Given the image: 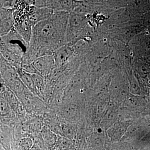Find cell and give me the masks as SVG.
Instances as JSON below:
<instances>
[{
  "label": "cell",
  "instance_id": "6da1fadb",
  "mask_svg": "<svg viewBox=\"0 0 150 150\" xmlns=\"http://www.w3.org/2000/svg\"><path fill=\"white\" fill-rule=\"evenodd\" d=\"M69 18L64 14H54L33 28L32 37L26 57L33 63L39 57L53 55L56 49L67 44Z\"/></svg>",
  "mask_w": 150,
  "mask_h": 150
},
{
  "label": "cell",
  "instance_id": "7a4b0ae2",
  "mask_svg": "<svg viewBox=\"0 0 150 150\" xmlns=\"http://www.w3.org/2000/svg\"><path fill=\"white\" fill-rule=\"evenodd\" d=\"M0 48H4L23 59L28 51L29 45L25 41L14 27L7 34L1 37Z\"/></svg>",
  "mask_w": 150,
  "mask_h": 150
},
{
  "label": "cell",
  "instance_id": "3957f363",
  "mask_svg": "<svg viewBox=\"0 0 150 150\" xmlns=\"http://www.w3.org/2000/svg\"><path fill=\"white\" fill-rule=\"evenodd\" d=\"M90 15L70 13L67 32V44L72 42L88 23Z\"/></svg>",
  "mask_w": 150,
  "mask_h": 150
},
{
  "label": "cell",
  "instance_id": "277c9868",
  "mask_svg": "<svg viewBox=\"0 0 150 150\" xmlns=\"http://www.w3.org/2000/svg\"><path fill=\"white\" fill-rule=\"evenodd\" d=\"M33 5L38 8H46L54 11H64L71 13L76 7L79 1L69 0H35Z\"/></svg>",
  "mask_w": 150,
  "mask_h": 150
},
{
  "label": "cell",
  "instance_id": "5b68a950",
  "mask_svg": "<svg viewBox=\"0 0 150 150\" xmlns=\"http://www.w3.org/2000/svg\"><path fill=\"white\" fill-rule=\"evenodd\" d=\"M53 55L55 59V68L67 66L76 56L72 46L69 44L56 49Z\"/></svg>",
  "mask_w": 150,
  "mask_h": 150
},
{
  "label": "cell",
  "instance_id": "8992f818",
  "mask_svg": "<svg viewBox=\"0 0 150 150\" xmlns=\"http://www.w3.org/2000/svg\"><path fill=\"white\" fill-rule=\"evenodd\" d=\"M32 64L39 74L44 78L48 76L55 67L53 55L41 56L35 60Z\"/></svg>",
  "mask_w": 150,
  "mask_h": 150
},
{
  "label": "cell",
  "instance_id": "52a82bcc",
  "mask_svg": "<svg viewBox=\"0 0 150 150\" xmlns=\"http://www.w3.org/2000/svg\"><path fill=\"white\" fill-rule=\"evenodd\" d=\"M0 36L6 35L14 27L13 9L0 8Z\"/></svg>",
  "mask_w": 150,
  "mask_h": 150
},
{
  "label": "cell",
  "instance_id": "ba28073f",
  "mask_svg": "<svg viewBox=\"0 0 150 150\" xmlns=\"http://www.w3.org/2000/svg\"><path fill=\"white\" fill-rule=\"evenodd\" d=\"M54 11L46 8H38L34 6L30 7L28 18L33 26L40 22L48 20L52 16Z\"/></svg>",
  "mask_w": 150,
  "mask_h": 150
},
{
  "label": "cell",
  "instance_id": "9c48e42d",
  "mask_svg": "<svg viewBox=\"0 0 150 150\" xmlns=\"http://www.w3.org/2000/svg\"><path fill=\"white\" fill-rule=\"evenodd\" d=\"M33 25L28 18L14 24V28L25 41L30 45Z\"/></svg>",
  "mask_w": 150,
  "mask_h": 150
},
{
  "label": "cell",
  "instance_id": "30bf717a",
  "mask_svg": "<svg viewBox=\"0 0 150 150\" xmlns=\"http://www.w3.org/2000/svg\"><path fill=\"white\" fill-rule=\"evenodd\" d=\"M1 96H3L7 101L11 109L14 111H17L19 105L18 98L16 94L1 81Z\"/></svg>",
  "mask_w": 150,
  "mask_h": 150
},
{
  "label": "cell",
  "instance_id": "8fae6325",
  "mask_svg": "<svg viewBox=\"0 0 150 150\" xmlns=\"http://www.w3.org/2000/svg\"><path fill=\"white\" fill-rule=\"evenodd\" d=\"M17 72L20 78L25 87L35 96L40 97L37 89L35 87L32 74L25 72L21 69L17 70Z\"/></svg>",
  "mask_w": 150,
  "mask_h": 150
},
{
  "label": "cell",
  "instance_id": "7c38bea8",
  "mask_svg": "<svg viewBox=\"0 0 150 150\" xmlns=\"http://www.w3.org/2000/svg\"><path fill=\"white\" fill-rule=\"evenodd\" d=\"M42 138L48 148L52 149L57 144L58 139L56 134L47 126H43L41 130Z\"/></svg>",
  "mask_w": 150,
  "mask_h": 150
},
{
  "label": "cell",
  "instance_id": "4fadbf2b",
  "mask_svg": "<svg viewBox=\"0 0 150 150\" xmlns=\"http://www.w3.org/2000/svg\"><path fill=\"white\" fill-rule=\"evenodd\" d=\"M62 135L65 138L71 139L74 137L75 129L71 125L64 124L62 125Z\"/></svg>",
  "mask_w": 150,
  "mask_h": 150
},
{
  "label": "cell",
  "instance_id": "5bb4252c",
  "mask_svg": "<svg viewBox=\"0 0 150 150\" xmlns=\"http://www.w3.org/2000/svg\"><path fill=\"white\" fill-rule=\"evenodd\" d=\"M1 115L5 116L9 114L11 111V107L8 103L3 96H1Z\"/></svg>",
  "mask_w": 150,
  "mask_h": 150
},
{
  "label": "cell",
  "instance_id": "9a60e30c",
  "mask_svg": "<svg viewBox=\"0 0 150 150\" xmlns=\"http://www.w3.org/2000/svg\"><path fill=\"white\" fill-rule=\"evenodd\" d=\"M21 69L25 72L31 74L40 75L38 71L35 69V67L33 64L32 63L22 64Z\"/></svg>",
  "mask_w": 150,
  "mask_h": 150
},
{
  "label": "cell",
  "instance_id": "2e32d148",
  "mask_svg": "<svg viewBox=\"0 0 150 150\" xmlns=\"http://www.w3.org/2000/svg\"><path fill=\"white\" fill-rule=\"evenodd\" d=\"M56 144L58 145L57 149L60 150H68L70 146L69 139L64 137L59 139Z\"/></svg>",
  "mask_w": 150,
  "mask_h": 150
},
{
  "label": "cell",
  "instance_id": "e0dca14e",
  "mask_svg": "<svg viewBox=\"0 0 150 150\" xmlns=\"http://www.w3.org/2000/svg\"><path fill=\"white\" fill-rule=\"evenodd\" d=\"M20 146L22 150H29L32 146V142L29 138L22 139L19 143Z\"/></svg>",
  "mask_w": 150,
  "mask_h": 150
},
{
  "label": "cell",
  "instance_id": "ac0fdd59",
  "mask_svg": "<svg viewBox=\"0 0 150 150\" xmlns=\"http://www.w3.org/2000/svg\"><path fill=\"white\" fill-rule=\"evenodd\" d=\"M16 2V1L1 0L0 1V8L13 9Z\"/></svg>",
  "mask_w": 150,
  "mask_h": 150
},
{
  "label": "cell",
  "instance_id": "d6986e66",
  "mask_svg": "<svg viewBox=\"0 0 150 150\" xmlns=\"http://www.w3.org/2000/svg\"><path fill=\"white\" fill-rule=\"evenodd\" d=\"M51 150H60L59 149H52Z\"/></svg>",
  "mask_w": 150,
  "mask_h": 150
}]
</instances>
